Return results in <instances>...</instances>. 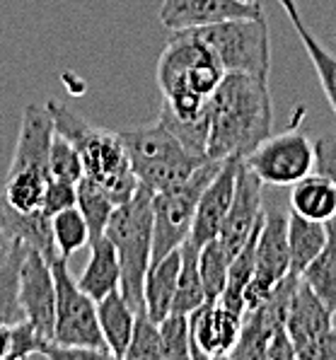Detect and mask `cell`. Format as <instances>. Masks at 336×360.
<instances>
[{"mask_svg": "<svg viewBox=\"0 0 336 360\" xmlns=\"http://www.w3.org/2000/svg\"><path fill=\"white\" fill-rule=\"evenodd\" d=\"M290 274V249H288V213L278 208H266L264 225L259 230L254 252V276L245 290L247 309L257 307L273 292L280 281ZM245 309V312H247Z\"/></svg>", "mask_w": 336, "mask_h": 360, "instance_id": "8fae6325", "label": "cell"}, {"mask_svg": "<svg viewBox=\"0 0 336 360\" xmlns=\"http://www.w3.org/2000/svg\"><path fill=\"white\" fill-rule=\"evenodd\" d=\"M0 228L10 237V242H20V245L37 249L46 259L56 254L53 245V232H51V218L44 213L41 208L22 213L13 208L3 196H0Z\"/></svg>", "mask_w": 336, "mask_h": 360, "instance_id": "d6986e66", "label": "cell"}, {"mask_svg": "<svg viewBox=\"0 0 336 360\" xmlns=\"http://www.w3.org/2000/svg\"><path fill=\"white\" fill-rule=\"evenodd\" d=\"M216 49L220 63L228 73H247L259 80L271 75V39L266 18H238L218 25L198 27Z\"/></svg>", "mask_w": 336, "mask_h": 360, "instance_id": "9c48e42d", "label": "cell"}, {"mask_svg": "<svg viewBox=\"0 0 336 360\" xmlns=\"http://www.w3.org/2000/svg\"><path fill=\"white\" fill-rule=\"evenodd\" d=\"M78 285L97 302L102 297H107L109 292L119 290L121 266H119L117 249H114L112 240L107 235L90 242V259H87V266L82 269Z\"/></svg>", "mask_w": 336, "mask_h": 360, "instance_id": "44dd1931", "label": "cell"}, {"mask_svg": "<svg viewBox=\"0 0 336 360\" xmlns=\"http://www.w3.org/2000/svg\"><path fill=\"white\" fill-rule=\"evenodd\" d=\"M334 312L327 307L305 283H297L285 312V329L295 346V356H300L307 346H312L319 336L332 329Z\"/></svg>", "mask_w": 336, "mask_h": 360, "instance_id": "ac0fdd59", "label": "cell"}, {"mask_svg": "<svg viewBox=\"0 0 336 360\" xmlns=\"http://www.w3.org/2000/svg\"><path fill=\"white\" fill-rule=\"evenodd\" d=\"M261 179L242 160L238 172V184H235L233 206H230L223 228L218 232L220 245L225 247L230 259H235V254L247 245L252 232L264 223L266 208L261 206Z\"/></svg>", "mask_w": 336, "mask_h": 360, "instance_id": "9a60e30c", "label": "cell"}, {"mask_svg": "<svg viewBox=\"0 0 336 360\" xmlns=\"http://www.w3.org/2000/svg\"><path fill=\"white\" fill-rule=\"evenodd\" d=\"M245 165L266 186H293L315 172V143L290 129L269 136L245 158Z\"/></svg>", "mask_w": 336, "mask_h": 360, "instance_id": "30bf717a", "label": "cell"}, {"mask_svg": "<svg viewBox=\"0 0 336 360\" xmlns=\"http://www.w3.org/2000/svg\"><path fill=\"white\" fill-rule=\"evenodd\" d=\"M97 317L104 341L112 351V358L124 360L126 348L131 343V334H134L136 309L121 295V290H114L97 302Z\"/></svg>", "mask_w": 336, "mask_h": 360, "instance_id": "603a6c76", "label": "cell"}, {"mask_svg": "<svg viewBox=\"0 0 336 360\" xmlns=\"http://www.w3.org/2000/svg\"><path fill=\"white\" fill-rule=\"evenodd\" d=\"M53 281H56V326H53V341L63 346L92 348L104 358H112L107 341L99 329L97 300H92L78 285L68 269V259L53 254L51 259Z\"/></svg>", "mask_w": 336, "mask_h": 360, "instance_id": "ba28073f", "label": "cell"}, {"mask_svg": "<svg viewBox=\"0 0 336 360\" xmlns=\"http://www.w3.org/2000/svg\"><path fill=\"white\" fill-rule=\"evenodd\" d=\"M261 3H242V0H162L160 5V22L169 32L198 30L225 20L261 18Z\"/></svg>", "mask_w": 336, "mask_h": 360, "instance_id": "2e32d148", "label": "cell"}, {"mask_svg": "<svg viewBox=\"0 0 336 360\" xmlns=\"http://www.w3.org/2000/svg\"><path fill=\"white\" fill-rule=\"evenodd\" d=\"M315 172L336 184V136H324L315 143Z\"/></svg>", "mask_w": 336, "mask_h": 360, "instance_id": "8d00e7d4", "label": "cell"}, {"mask_svg": "<svg viewBox=\"0 0 336 360\" xmlns=\"http://www.w3.org/2000/svg\"><path fill=\"white\" fill-rule=\"evenodd\" d=\"M25 245L13 242L5 264L0 266V319L8 324H20L25 322V312L20 304V264L25 257Z\"/></svg>", "mask_w": 336, "mask_h": 360, "instance_id": "83f0119b", "label": "cell"}, {"mask_svg": "<svg viewBox=\"0 0 336 360\" xmlns=\"http://www.w3.org/2000/svg\"><path fill=\"white\" fill-rule=\"evenodd\" d=\"M245 158H225L216 176L211 179V184L203 189L201 201L196 208L194 228H191L189 242H194L196 247H203L206 242L216 240L220 228L225 223L230 206L235 198V184H238V172Z\"/></svg>", "mask_w": 336, "mask_h": 360, "instance_id": "e0dca14e", "label": "cell"}, {"mask_svg": "<svg viewBox=\"0 0 336 360\" xmlns=\"http://www.w3.org/2000/svg\"><path fill=\"white\" fill-rule=\"evenodd\" d=\"M290 210L319 223L336 220V184L322 174H307L290 189Z\"/></svg>", "mask_w": 336, "mask_h": 360, "instance_id": "d4e9b609", "label": "cell"}, {"mask_svg": "<svg viewBox=\"0 0 336 360\" xmlns=\"http://www.w3.org/2000/svg\"><path fill=\"white\" fill-rule=\"evenodd\" d=\"M242 3H259V0H242ZM278 3H280V0H278Z\"/></svg>", "mask_w": 336, "mask_h": 360, "instance_id": "b9f144b4", "label": "cell"}, {"mask_svg": "<svg viewBox=\"0 0 336 360\" xmlns=\"http://www.w3.org/2000/svg\"><path fill=\"white\" fill-rule=\"evenodd\" d=\"M220 165L223 160H206L186 181L153 193V262L167 257L189 240L201 193Z\"/></svg>", "mask_w": 336, "mask_h": 360, "instance_id": "52a82bcc", "label": "cell"}, {"mask_svg": "<svg viewBox=\"0 0 336 360\" xmlns=\"http://www.w3.org/2000/svg\"><path fill=\"white\" fill-rule=\"evenodd\" d=\"M280 5H283L285 15H288L297 39H300L302 46H305V53L310 56L312 68H315L319 82H322L324 97H327L329 107H332V112L336 114V53H332L329 49H324L322 44L317 41V37L307 30V25L300 18V10H297L295 0H280Z\"/></svg>", "mask_w": 336, "mask_h": 360, "instance_id": "cb8c5ba5", "label": "cell"}, {"mask_svg": "<svg viewBox=\"0 0 336 360\" xmlns=\"http://www.w3.org/2000/svg\"><path fill=\"white\" fill-rule=\"evenodd\" d=\"M228 70L198 30L174 32L157 60L160 114L181 124L211 121V99Z\"/></svg>", "mask_w": 336, "mask_h": 360, "instance_id": "6da1fadb", "label": "cell"}, {"mask_svg": "<svg viewBox=\"0 0 336 360\" xmlns=\"http://www.w3.org/2000/svg\"><path fill=\"white\" fill-rule=\"evenodd\" d=\"M49 339H44L39 331L34 329L30 322H20L13 326V341H10V353L8 358H32V356H44L49 348Z\"/></svg>", "mask_w": 336, "mask_h": 360, "instance_id": "e575fe53", "label": "cell"}, {"mask_svg": "<svg viewBox=\"0 0 336 360\" xmlns=\"http://www.w3.org/2000/svg\"><path fill=\"white\" fill-rule=\"evenodd\" d=\"M300 283V278L293 274L285 276L280 283L273 288V292L257 307L247 309L242 314V331L240 341L235 346L233 356L238 360H266L269 341L285 329V312H288L293 290Z\"/></svg>", "mask_w": 336, "mask_h": 360, "instance_id": "7c38bea8", "label": "cell"}, {"mask_svg": "<svg viewBox=\"0 0 336 360\" xmlns=\"http://www.w3.org/2000/svg\"><path fill=\"white\" fill-rule=\"evenodd\" d=\"M329 225H332V232H334V237H336V220H332Z\"/></svg>", "mask_w": 336, "mask_h": 360, "instance_id": "60d3db41", "label": "cell"}, {"mask_svg": "<svg viewBox=\"0 0 336 360\" xmlns=\"http://www.w3.org/2000/svg\"><path fill=\"white\" fill-rule=\"evenodd\" d=\"M297 358L300 360H336V329L334 326L327 331V334L319 336L312 346H307Z\"/></svg>", "mask_w": 336, "mask_h": 360, "instance_id": "74e56055", "label": "cell"}, {"mask_svg": "<svg viewBox=\"0 0 336 360\" xmlns=\"http://www.w3.org/2000/svg\"><path fill=\"white\" fill-rule=\"evenodd\" d=\"M78 206V184H70V181L63 179H53L49 176L46 189H44V198H41V210L53 218L56 213L65 208Z\"/></svg>", "mask_w": 336, "mask_h": 360, "instance_id": "d590c367", "label": "cell"}, {"mask_svg": "<svg viewBox=\"0 0 336 360\" xmlns=\"http://www.w3.org/2000/svg\"><path fill=\"white\" fill-rule=\"evenodd\" d=\"M198 249L201 247H196L189 240L181 245V269H179L177 295H174L172 302V312L191 314L203 302H208L206 290H203L201 271H198Z\"/></svg>", "mask_w": 336, "mask_h": 360, "instance_id": "484cf974", "label": "cell"}, {"mask_svg": "<svg viewBox=\"0 0 336 360\" xmlns=\"http://www.w3.org/2000/svg\"><path fill=\"white\" fill-rule=\"evenodd\" d=\"M13 326L15 324H8L0 319V360L8 358L10 353V341H13Z\"/></svg>", "mask_w": 336, "mask_h": 360, "instance_id": "f35d334b", "label": "cell"}, {"mask_svg": "<svg viewBox=\"0 0 336 360\" xmlns=\"http://www.w3.org/2000/svg\"><path fill=\"white\" fill-rule=\"evenodd\" d=\"M82 174H85V167H82L78 148L56 131L51 141V150H49V176L78 184Z\"/></svg>", "mask_w": 336, "mask_h": 360, "instance_id": "d6a6232c", "label": "cell"}, {"mask_svg": "<svg viewBox=\"0 0 336 360\" xmlns=\"http://www.w3.org/2000/svg\"><path fill=\"white\" fill-rule=\"evenodd\" d=\"M273 133V99L269 80L228 73L211 99V160L247 158Z\"/></svg>", "mask_w": 336, "mask_h": 360, "instance_id": "7a4b0ae2", "label": "cell"}, {"mask_svg": "<svg viewBox=\"0 0 336 360\" xmlns=\"http://www.w3.org/2000/svg\"><path fill=\"white\" fill-rule=\"evenodd\" d=\"M242 314L216 302H203L189 314L191 358H230L240 341Z\"/></svg>", "mask_w": 336, "mask_h": 360, "instance_id": "5bb4252c", "label": "cell"}, {"mask_svg": "<svg viewBox=\"0 0 336 360\" xmlns=\"http://www.w3.org/2000/svg\"><path fill=\"white\" fill-rule=\"evenodd\" d=\"M51 232L56 254L63 259H70L75 252L90 247V228L85 223V215L80 213L78 206L65 208L51 218Z\"/></svg>", "mask_w": 336, "mask_h": 360, "instance_id": "f1b7e54d", "label": "cell"}, {"mask_svg": "<svg viewBox=\"0 0 336 360\" xmlns=\"http://www.w3.org/2000/svg\"><path fill=\"white\" fill-rule=\"evenodd\" d=\"M181 269V247L169 252L167 257L150 262L143 278V300L146 309L153 319L160 324L169 312H172V302L177 295V281Z\"/></svg>", "mask_w": 336, "mask_h": 360, "instance_id": "ffe728a7", "label": "cell"}, {"mask_svg": "<svg viewBox=\"0 0 336 360\" xmlns=\"http://www.w3.org/2000/svg\"><path fill=\"white\" fill-rule=\"evenodd\" d=\"M20 304L25 319L34 326L44 339L53 341L56 326V281L51 262L37 249H25L20 264Z\"/></svg>", "mask_w": 336, "mask_h": 360, "instance_id": "4fadbf2b", "label": "cell"}, {"mask_svg": "<svg viewBox=\"0 0 336 360\" xmlns=\"http://www.w3.org/2000/svg\"><path fill=\"white\" fill-rule=\"evenodd\" d=\"M53 133L56 129L49 107L27 104L22 109L20 136L3 189L5 201L22 213L41 208L44 189L49 181V150Z\"/></svg>", "mask_w": 336, "mask_h": 360, "instance_id": "277c9868", "label": "cell"}, {"mask_svg": "<svg viewBox=\"0 0 336 360\" xmlns=\"http://www.w3.org/2000/svg\"><path fill=\"white\" fill-rule=\"evenodd\" d=\"M332 228L329 223L310 220L305 215L290 210L288 213V249H290V274L300 278V274L307 269V264L327 247Z\"/></svg>", "mask_w": 336, "mask_h": 360, "instance_id": "7402d4cb", "label": "cell"}, {"mask_svg": "<svg viewBox=\"0 0 336 360\" xmlns=\"http://www.w3.org/2000/svg\"><path fill=\"white\" fill-rule=\"evenodd\" d=\"M46 107L53 116V129L78 148L87 179L95 181L117 206L129 201L141 184L138 176L131 169L119 131L99 129L75 112H70L58 99H49Z\"/></svg>", "mask_w": 336, "mask_h": 360, "instance_id": "3957f363", "label": "cell"}, {"mask_svg": "<svg viewBox=\"0 0 336 360\" xmlns=\"http://www.w3.org/2000/svg\"><path fill=\"white\" fill-rule=\"evenodd\" d=\"M160 336H162V358L164 360L191 358L189 314L169 312L167 317L160 322Z\"/></svg>", "mask_w": 336, "mask_h": 360, "instance_id": "836d02e7", "label": "cell"}, {"mask_svg": "<svg viewBox=\"0 0 336 360\" xmlns=\"http://www.w3.org/2000/svg\"><path fill=\"white\" fill-rule=\"evenodd\" d=\"M332 228V225H329ZM300 281L327 304L336 314V237L332 232L327 247L307 264V269L300 274Z\"/></svg>", "mask_w": 336, "mask_h": 360, "instance_id": "4316f807", "label": "cell"}, {"mask_svg": "<svg viewBox=\"0 0 336 360\" xmlns=\"http://www.w3.org/2000/svg\"><path fill=\"white\" fill-rule=\"evenodd\" d=\"M10 249H13V242H10V237L5 235L3 228H0V266L5 264V259H8Z\"/></svg>", "mask_w": 336, "mask_h": 360, "instance_id": "ab89813d", "label": "cell"}, {"mask_svg": "<svg viewBox=\"0 0 336 360\" xmlns=\"http://www.w3.org/2000/svg\"><path fill=\"white\" fill-rule=\"evenodd\" d=\"M119 136L124 141L131 169L138 176V184L153 193L186 181L206 160H211L186 150L160 119L155 124L119 131Z\"/></svg>", "mask_w": 336, "mask_h": 360, "instance_id": "8992f818", "label": "cell"}, {"mask_svg": "<svg viewBox=\"0 0 336 360\" xmlns=\"http://www.w3.org/2000/svg\"><path fill=\"white\" fill-rule=\"evenodd\" d=\"M104 235L112 240L121 266V295L136 312L146 309L143 278L153 262V191L138 186L126 203L114 208Z\"/></svg>", "mask_w": 336, "mask_h": 360, "instance_id": "5b68a950", "label": "cell"}, {"mask_svg": "<svg viewBox=\"0 0 336 360\" xmlns=\"http://www.w3.org/2000/svg\"><path fill=\"white\" fill-rule=\"evenodd\" d=\"M162 358V336H160V324L148 314V309L136 312L134 334L126 348L124 360H150Z\"/></svg>", "mask_w": 336, "mask_h": 360, "instance_id": "1f68e13d", "label": "cell"}, {"mask_svg": "<svg viewBox=\"0 0 336 360\" xmlns=\"http://www.w3.org/2000/svg\"><path fill=\"white\" fill-rule=\"evenodd\" d=\"M78 208H80V213L85 215V223H87V228H90V242H92L104 235L117 203L99 189L95 181L82 174V179L78 181Z\"/></svg>", "mask_w": 336, "mask_h": 360, "instance_id": "f546056e", "label": "cell"}, {"mask_svg": "<svg viewBox=\"0 0 336 360\" xmlns=\"http://www.w3.org/2000/svg\"><path fill=\"white\" fill-rule=\"evenodd\" d=\"M233 259L228 257L225 247L220 245V240L206 242L198 249V271H201V281H203V290H206V300L216 302L225 290L228 283V269Z\"/></svg>", "mask_w": 336, "mask_h": 360, "instance_id": "4dcf8cb0", "label": "cell"}]
</instances>
